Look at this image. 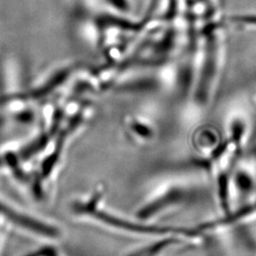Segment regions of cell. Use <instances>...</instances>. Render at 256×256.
<instances>
[{"label": "cell", "mask_w": 256, "mask_h": 256, "mask_svg": "<svg viewBox=\"0 0 256 256\" xmlns=\"http://www.w3.org/2000/svg\"><path fill=\"white\" fill-rule=\"evenodd\" d=\"M246 126L242 120L237 119L232 124V130H230L232 139L234 146L237 149L240 148V146L242 145L243 139L246 135Z\"/></svg>", "instance_id": "3957f363"}, {"label": "cell", "mask_w": 256, "mask_h": 256, "mask_svg": "<svg viewBox=\"0 0 256 256\" xmlns=\"http://www.w3.org/2000/svg\"><path fill=\"white\" fill-rule=\"evenodd\" d=\"M0 212L12 223L20 226L24 229L40 234L41 236L50 238V239H57L61 236V232L58 229L57 227L54 226L52 224H47L45 222H40V220L35 219L28 216L21 214L20 212L14 210L10 207L6 206L1 203H0Z\"/></svg>", "instance_id": "6da1fadb"}, {"label": "cell", "mask_w": 256, "mask_h": 256, "mask_svg": "<svg viewBox=\"0 0 256 256\" xmlns=\"http://www.w3.org/2000/svg\"><path fill=\"white\" fill-rule=\"evenodd\" d=\"M182 238L176 236L160 237L156 242L134 250L126 256H160L170 246L178 244L182 242Z\"/></svg>", "instance_id": "7a4b0ae2"}]
</instances>
